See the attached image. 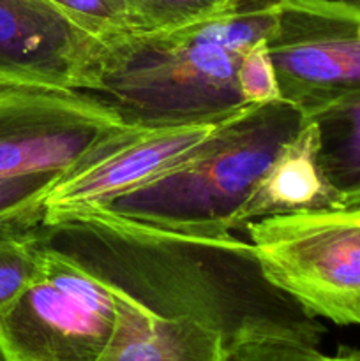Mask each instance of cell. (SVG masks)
<instances>
[{
	"instance_id": "cell-1",
	"label": "cell",
	"mask_w": 360,
	"mask_h": 361,
	"mask_svg": "<svg viewBox=\"0 0 360 361\" xmlns=\"http://www.w3.org/2000/svg\"><path fill=\"white\" fill-rule=\"evenodd\" d=\"M53 242L92 264L119 296L116 334L99 361H224L249 338L318 334L316 317L232 235H184L95 210L59 222Z\"/></svg>"
},
{
	"instance_id": "cell-2",
	"label": "cell",
	"mask_w": 360,
	"mask_h": 361,
	"mask_svg": "<svg viewBox=\"0 0 360 361\" xmlns=\"http://www.w3.org/2000/svg\"><path fill=\"white\" fill-rule=\"evenodd\" d=\"M277 0H239L219 16L168 32L104 35L92 94L129 126L224 120L246 108L236 85L244 53L265 41Z\"/></svg>"
},
{
	"instance_id": "cell-3",
	"label": "cell",
	"mask_w": 360,
	"mask_h": 361,
	"mask_svg": "<svg viewBox=\"0 0 360 361\" xmlns=\"http://www.w3.org/2000/svg\"><path fill=\"white\" fill-rule=\"evenodd\" d=\"M306 118L286 99L246 106L186 162L99 210L184 235H232L242 228L244 210L267 169Z\"/></svg>"
},
{
	"instance_id": "cell-4",
	"label": "cell",
	"mask_w": 360,
	"mask_h": 361,
	"mask_svg": "<svg viewBox=\"0 0 360 361\" xmlns=\"http://www.w3.org/2000/svg\"><path fill=\"white\" fill-rule=\"evenodd\" d=\"M42 242L34 281L0 309V361H99L119 326L113 286L71 250Z\"/></svg>"
},
{
	"instance_id": "cell-5",
	"label": "cell",
	"mask_w": 360,
	"mask_h": 361,
	"mask_svg": "<svg viewBox=\"0 0 360 361\" xmlns=\"http://www.w3.org/2000/svg\"><path fill=\"white\" fill-rule=\"evenodd\" d=\"M246 231L272 284L311 316L360 326V207L263 217Z\"/></svg>"
},
{
	"instance_id": "cell-6",
	"label": "cell",
	"mask_w": 360,
	"mask_h": 361,
	"mask_svg": "<svg viewBox=\"0 0 360 361\" xmlns=\"http://www.w3.org/2000/svg\"><path fill=\"white\" fill-rule=\"evenodd\" d=\"M136 127L88 92L0 88V178L66 175Z\"/></svg>"
},
{
	"instance_id": "cell-7",
	"label": "cell",
	"mask_w": 360,
	"mask_h": 361,
	"mask_svg": "<svg viewBox=\"0 0 360 361\" xmlns=\"http://www.w3.org/2000/svg\"><path fill=\"white\" fill-rule=\"evenodd\" d=\"M282 99L311 113L360 90V0H277L267 37Z\"/></svg>"
},
{
	"instance_id": "cell-8",
	"label": "cell",
	"mask_w": 360,
	"mask_h": 361,
	"mask_svg": "<svg viewBox=\"0 0 360 361\" xmlns=\"http://www.w3.org/2000/svg\"><path fill=\"white\" fill-rule=\"evenodd\" d=\"M104 35L52 0H0V88L92 94Z\"/></svg>"
},
{
	"instance_id": "cell-9",
	"label": "cell",
	"mask_w": 360,
	"mask_h": 361,
	"mask_svg": "<svg viewBox=\"0 0 360 361\" xmlns=\"http://www.w3.org/2000/svg\"><path fill=\"white\" fill-rule=\"evenodd\" d=\"M224 120L136 127L115 147L59 178L46 196L42 224H55L99 210L116 197L176 168Z\"/></svg>"
},
{
	"instance_id": "cell-10",
	"label": "cell",
	"mask_w": 360,
	"mask_h": 361,
	"mask_svg": "<svg viewBox=\"0 0 360 361\" xmlns=\"http://www.w3.org/2000/svg\"><path fill=\"white\" fill-rule=\"evenodd\" d=\"M341 207L321 168L318 129L314 122L306 118L254 190L242 214V228L263 217Z\"/></svg>"
},
{
	"instance_id": "cell-11",
	"label": "cell",
	"mask_w": 360,
	"mask_h": 361,
	"mask_svg": "<svg viewBox=\"0 0 360 361\" xmlns=\"http://www.w3.org/2000/svg\"><path fill=\"white\" fill-rule=\"evenodd\" d=\"M320 137V161L342 207H360V90L307 113Z\"/></svg>"
},
{
	"instance_id": "cell-12",
	"label": "cell",
	"mask_w": 360,
	"mask_h": 361,
	"mask_svg": "<svg viewBox=\"0 0 360 361\" xmlns=\"http://www.w3.org/2000/svg\"><path fill=\"white\" fill-rule=\"evenodd\" d=\"M239 0H126L131 30L168 32L226 13Z\"/></svg>"
},
{
	"instance_id": "cell-13",
	"label": "cell",
	"mask_w": 360,
	"mask_h": 361,
	"mask_svg": "<svg viewBox=\"0 0 360 361\" xmlns=\"http://www.w3.org/2000/svg\"><path fill=\"white\" fill-rule=\"evenodd\" d=\"M39 226L0 229V309L16 300L37 275L42 259Z\"/></svg>"
},
{
	"instance_id": "cell-14",
	"label": "cell",
	"mask_w": 360,
	"mask_h": 361,
	"mask_svg": "<svg viewBox=\"0 0 360 361\" xmlns=\"http://www.w3.org/2000/svg\"><path fill=\"white\" fill-rule=\"evenodd\" d=\"M60 173L0 178V229L35 228L44 221V201Z\"/></svg>"
},
{
	"instance_id": "cell-15",
	"label": "cell",
	"mask_w": 360,
	"mask_h": 361,
	"mask_svg": "<svg viewBox=\"0 0 360 361\" xmlns=\"http://www.w3.org/2000/svg\"><path fill=\"white\" fill-rule=\"evenodd\" d=\"M224 361H360V349L323 355L318 345L288 337H254L228 349Z\"/></svg>"
},
{
	"instance_id": "cell-16",
	"label": "cell",
	"mask_w": 360,
	"mask_h": 361,
	"mask_svg": "<svg viewBox=\"0 0 360 361\" xmlns=\"http://www.w3.org/2000/svg\"><path fill=\"white\" fill-rule=\"evenodd\" d=\"M236 85L246 106L268 104L282 99L267 39L244 53L236 69Z\"/></svg>"
},
{
	"instance_id": "cell-17",
	"label": "cell",
	"mask_w": 360,
	"mask_h": 361,
	"mask_svg": "<svg viewBox=\"0 0 360 361\" xmlns=\"http://www.w3.org/2000/svg\"><path fill=\"white\" fill-rule=\"evenodd\" d=\"M97 34L108 35L131 30L126 0H52Z\"/></svg>"
}]
</instances>
